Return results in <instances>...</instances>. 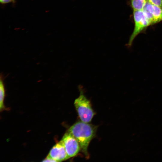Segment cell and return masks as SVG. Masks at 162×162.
<instances>
[{"mask_svg":"<svg viewBox=\"0 0 162 162\" xmlns=\"http://www.w3.org/2000/svg\"><path fill=\"white\" fill-rule=\"evenodd\" d=\"M96 129V126L81 121L74 124L67 131L77 140L80 149L86 157L88 156V145L95 135Z\"/></svg>","mask_w":162,"mask_h":162,"instance_id":"1","label":"cell"},{"mask_svg":"<svg viewBox=\"0 0 162 162\" xmlns=\"http://www.w3.org/2000/svg\"><path fill=\"white\" fill-rule=\"evenodd\" d=\"M79 87L80 94L76 99L74 105L81 121L88 123L90 122L95 113L90 101L83 94L81 87Z\"/></svg>","mask_w":162,"mask_h":162,"instance_id":"2","label":"cell"},{"mask_svg":"<svg viewBox=\"0 0 162 162\" xmlns=\"http://www.w3.org/2000/svg\"><path fill=\"white\" fill-rule=\"evenodd\" d=\"M133 17L134 22V29L126 45L127 48L130 49L132 46L134 40L137 35L150 25L142 10L133 11Z\"/></svg>","mask_w":162,"mask_h":162,"instance_id":"3","label":"cell"},{"mask_svg":"<svg viewBox=\"0 0 162 162\" xmlns=\"http://www.w3.org/2000/svg\"><path fill=\"white\" fill-rule=\"evenodd\" d=\"M142 11L150 25L162 21V8L147 2Z\"/></svg>","mask_w":162,"mask_h":162,"instance_id":"4","label":"cell"},{"mask_svg":"<svg viewBox=\"0 0 162 162\" xmlns=\"http://www.w3.org/2000/svg\"><path fill=\"white\" fill-rule=\"evenodd\" d=\"M62 140L69 158L76 155L80 150V144L76 139L67 131L64 134Z\"/></svg>","mask_w":162,"mask_h":162,"instance_id":"5","label":"cell"},{"mask_svg":"<svg viewBox=\"0 0 162 162\" xmlns=\"http://www.w3.org/2000/svg\"><path fill=\"white\" fill-rule=\"evenodd\" d=\"M47 156L56 162L62 161L69 158L62 140L52 147Z\"/></svg>","mask_w":162,"mask_h":162,"instance_id":"6","label":"cell"},{"mask_svg":"<svg viewBox=\"0 0 162 162\" xmlns=\"http://www.w3.org/2000/svg\"><path fill=\"white\" fill-rule=\"evenodd\" d=\"M147 2V0H131L130 4L133 11L142 10Z\"/></svg>","mask_w":162,"mask_h":162,"instance_id":"7","label":"cell"},{"mask_svg":"<svg viewBox=\"0 0 162 162\" xmlns=\"http://www.w3.org/2000/svg\"><path fill=\"white\" fill-rule=\"evenodd\" d=\"M5 96V89L3 76L1 75L0 81V109L1 111L4 108V100Z\"/></svg>","mask_w":162,"mask_h":162,"instance_id":"8","label":"cell"},{"mask_svg":"<svg viewBox=\"0 0 162 162\" xmlns=\"http://www.w3.org/2000/svg\"><path fill=\"white\" fill-rule=\"evenodd\" d=\"M149 3L162 8V0H147Z\"/></svg>","mask_w":162,"mask_h":162,"instance_id":"9","label":"cell"},{"mask_svg":"<svg viewBox=\"0 0 162 162\" xmlns=\"http://www.w3.org/2000/svg\"><path fill=\"white\" fill-rule=\"evenodd\" d=\"M43 162H56V160L54 159L50 158L47 156L46 157L45 159L43 161Z\"/></svg>","mask_w":162,"mask_h":162,"instance_id":"10","label":"cell"},{"mask_svg":"<svg viewBox=\"0 0 162 162\" xmlns=\"http://www.w3.org/2000/svg\"><path fill=\"white\" fill-rule=\"evenodd\" d=\"M0 2L1 4H5L13 2V1L12 0H0Z\"/></svg>","mask_w":162,"mask_h":162,"instance_id":"11","label":"cell"},{"mask_svg":"<svg viewBox=\"0 0 162 162\" xmlns=\"http://www.w3.org/2000/svg\"><path fill=\"white\" fill-rule=\"evenodd\" d=\"M13 0V2H14V1H15V0Z\"/></svg>","mask_w":162,"mask_h":162,"instance_id":"12","label":"cell"}]
</instances>
